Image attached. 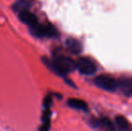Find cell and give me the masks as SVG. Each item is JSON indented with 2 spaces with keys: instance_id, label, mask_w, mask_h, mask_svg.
Returning a JSON list of instances; mask_svg holds the SVG:
<instances>
[{
  "instance_id": "7",
  "label": "cell",
  "mask_w": 132,
  "mask_h": 131,
  "mask_svg": "<svg viewBox=\"0 0 132 131\" xmlns=\"http://www.w3.org/2000/svg\"><path fill=\"white\" fill-rule=\"evenodd\" d=\"M66 45L68 47V50L73 54H79L82 51L81 43L76 39H68L66 41Z\"/></svg>"
},
{
  "instance_id": "10",
  "label": "cell",
  "mask_w": 132,
  "mask_h": 131,
  "mask_svg": "<svg viewBox=\"0 0 132 131\" xmlns=\"http://www.w3.org/2000/svg\"><path fill=\"white\" fill-rule=\"evenodd\" d=\"M31 5H32V3L29 0H19L14 5V11L18 13L23 12V11H29Z\"/></svg>"
},
{
  "instance_id": "8",
  "label": "cell",
  "mask_w": 132,
  "mask_h": 131,
  "mask_svg": "<svg viewBox=\"0 0 132 131\" xmlns=\"http://www.w3.org/2000/svg\"><path fill=\"white\" fill-rule=\"evenodd\" d=\"M51 112L50 108H45L42 114V125L40 126V131H49L51 128Z\"/></svg>"
},
{
  "instance_id": "11",
  "label": "cell",
  "mask_w": 132,
  "mask_h": 131,
  "mask_svg": "<svg viewBox=\"0 0 132 131\" xmlns=\"http://www.w3.org/2000/svg\"><path fill=\"white\" fill-rule=\"evenodd\" d=\"M115 121H116V125L120 129L123 131H128L130 129V125H129V121L123 116H117Z\"/></svg>"
},
{
  "instance_id": "9",
  "label": "cell",
  "mask_w": 132,
  "mask_h": 131,
  "mask_svg": "<svg viewBox=\"0 0 132 131\" xmlns=\"http://www.w3.org/2000/svg\"><path fill=\"white\" fill-rule=\"evenodd\" d=\"M68 105L69 107L76 110H83V111H86L88 110V106L85 103V101H82L79 99H69L68 101Z\"/></svg>"
},
{
  "instance_id": "6",
  "label": "cell",
  "mask_w": 132,
  "mask_h": 131,
  "mask_svg": "<svg viewBox=\"0 0 132 131\" xmlns=\"http://www.w3.org/2000/svg\"><path fill=\"white\" fill-rule=\"evenodd\" d=\"M118 87H120L127 96H132V79H120L118 82Z\"/></svg>"
},
{
  "instance_id": "1",
  "label": "cell",
  "mask_w": 132,
  "mask_h": 131,
  "mask_svg": "<svg viewBox=\"0 0 132 131\" xmlns=\"http://www.w3.org/2000/svg\"><path fill=\"white\" fill-rule=\"evenodd\" d=\"M45 62L48 66H50L54 72L60 75H65L67 73L73 71L77 67V62L63 55H56L53 60H46Z\"/></svg>"
},
{
  "instance_id": "4",
  "label": "cell",
  "mask_w": 132,
  "mask_h": 131,
  "mask_svg": "<svg viewBox=\"0 0 132 131\" xmlns=\"http://www.w3.org/2000/svg\"><path fill=\"white\" fill-rule=\"evenodd\" d=\"M77 68L83 75H91L96 72V66L91 59L87 58H80L77 61Z\"/></svg>"
},
{
  "instance_id": "2",
  "label": "cell",
  "mask_w": 132,
  "mask_h": 131,
  "mask_svg": "<svg viewBox=\"0 0 132 131\" xmlns=\"http://www.w3.org/2000/svg\"><path fill=\"white\" fill-rule=\"evenodd\" d=\"M31 29V32L34 36L40 37V38H55L57 36V31L56 28L49 23L45 24H38Z\"/></svg>"
},
{
  "instance_id": "3",
  "label": "cell",
  "mask_w": 132,
  "mask_h": 131,
  "mask_svg": "<svg viewBox=\"0 0 132 131\" xmlns=\"http://www.w3.org/2000/svg\"><path fill=\"white\" fill-rule=\"evenodd\" d=\"M94 83L98 87L108 92H114L118 88V82L112 76L108 75H101L97 76Z\"/></svg>"
},
{
  "instance_id": "5",
  "label": "cell",
  "mask_w": 132,
  "mask_h": 131,
  "mask_svg": "<svg viewBox=\"0 0 132 131\" xmlns=\"http://www.w3.org/2000/svg\"><path fill=\"white\" fill-rule=\"evenodd\" d=\"M19 18L23 23L27 24L30 28L36 26L39 23L38 18L35 14H31L30 11H23L19 13Z\"/></svg>"
}]
</instances>
